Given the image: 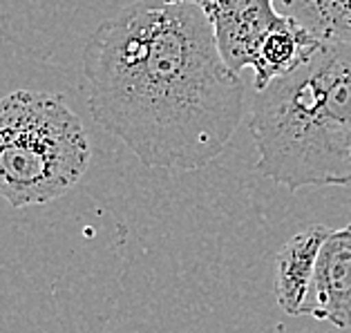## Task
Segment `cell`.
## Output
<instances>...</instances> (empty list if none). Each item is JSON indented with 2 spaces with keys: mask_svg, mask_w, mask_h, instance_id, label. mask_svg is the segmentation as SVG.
Returning <instances> with one entry per match:
<instances>
[{
  "mask_svg": "<svg viewBox=\"0 0 351 333\" xmlns=\"http://www.w3.org/2000/svg\"><path fill=\"white\" fill-rule=\"evenodd\" d=\"M81 83L94 121L168 173L215 161L244 119V83L191 3L139 0L110 16L85 42Z\"/></svg>",
  "mask_w": 351,
  "mask_h": 333,
  "instance_id": "6da1fadb",
  "label": "cell"
},
{
  "mask_svg": "<svg viewBox=\"0 0 351 333\" xmlns=\"http://www.w3.org/2000/svg\"><path fill=\"white\" fill-rule=\"evenodd\" d=\"M255 170L295 193L351 186V45L324 42L253 101Z\"/></svg>",
  "mask_w": 351,
  "mask_h": 333,
  "instance_id": "7a4b0ae2",
  "label": "cell"
},
{
  "mask_svg": "<svg viewBox=\"0 0 351 333\" xmlns=\"http://www.w3.org/2000/svg\"><path fill=\"white\" fill-rule=\"evenodd\" d=\"M90 161L88 130L61 94L14 90L0 99V197L10 206L63 197Z\"/></svg>",
  "mask_w": 351,
  "mask_h": 333,
  "instance_id": "3957f363",
  "label": "cell"
},
{
  "mask_svg": "<svg viewBox=\"0 0 351 333\" xmlns=\"http://www.w3.org/2000/svg\"><path fill=\"white\" fill-rule=\"evenodd\" d=\"M191 3L206 14L226 65L239 74L251 67L262 42L287 23L276 0H168Z\"/></svg>",
  "mask_w": 351,
  "mask_h": 333,
  "instance_id": "277c9868",
  "label": "cell"
},
{
  "mask_svg": "<svg viewBox=\"0 0 351 333\" xmlns=\"http://www.w3.org/2000/svg\"><path fill=\"white\" fill-rule=\"evenodd\" d=\"M300 315L351 329V224L329 230Z\"/></svg>",
  "mask_w": 351,
  "mask_h": 333,
  "instance_id": "5b68a950",
  "label": "cell"
},
{
  "mask_svg": "<svg viewBox=\"0 0 351 333\" xmlns=\"http://www.w3.org/2000/svg\"><path fill=\"white\" fill-rule=\"evenodd\" d=\"M327 226L311 224L291 237L276 255V278L273 291L280 309L289 315H300L304 297L309 293L315 264L324 240L329 235Z\"/></svg>",
  "mask_w": 351,
  "mask_h": 333,
  "instance_id": "8992f818",
  "label": "cell"
},
{
  "mask_svg": "<svg viewBox=\"0 0 351 333\" xmlns=\"http://www.w3.org/2000/svg\"><path fill=\"white\" fill-rule=\"evenodd\" d=\"M322 45L324 42L315 38L311 32H306L302 25L293 18H287L282 27H278L262 42L260 52L251 65L255 90L262 92L273 81L295 72L298 67H302L309 58H313V54Z\"/></svg>",
  "mask_w": 351,
  "mask_h": 333,
  "instance_id": "52a82bcc",
  "label": "cell"
},
{
  "mask_svg": "<svg viewBox=\"0 0 351 333\" xmlns=\"http://www.w3.org/2000/svg\"><path fill=\"white\" fill-rule=\"evenodd\" d=\"M278 10L322 42L351 45V0H276Z\"/></svg>",
  "mask_w": 351,
  "mask_h": 333,
  "instance_id": "ba28073f",
  "label": "cell"
}]
</instances>
